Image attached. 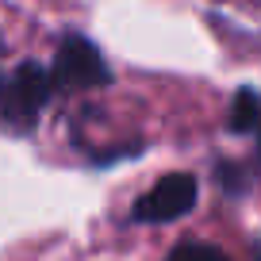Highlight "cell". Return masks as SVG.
Instances as JSON below:
<instances>
[{
    "instance_id": "obj_2",
    "label": "cell",
    "mask_w": 261,
    "mask_h": 261,
    "mask_svg": "<svg viewBox=\"0 0 261 261\" xmlns=\"http://www.w3.org/2000/svg\"><path fill=\"white\" fill-rule=\"evenodd\" d=\"M50 92H54V73H46L35 62H23L16 77L8 81V92H4V119L12 127H31L39 112L46 108Z\"/></svg>"
},
{
    "instance_id": "obj_5",
    "label": "cell",
    "mask_w": 261,
    "mask_h": 261,
    "mask_svg": "<svg viewBox=\"0 0 261 261\" xmlns=\"http://www.w3.org/2000/svg\"><path fill=\"white\" fill-rule=\"evenodd\" d=\"M169 261H227L215 246H200V242H185L169 253Z\"/></svg>"
},
{
    "instance_id": "obj_1",
    "label": "cell",
    "mask_w": 261,
    "mask_h": 261,
    "mask_svg": "<svg viewBox=\"0 0 261 261\" xmlns=\"http://www.w3.org/2000/svg\"><path fill=\"white\" fill-rule=\"evenodd\" d=\"M54 81L65 85V89H104V85L112 81V73H108L104 54H100L89 39L69 35V39H62V46H58Z\"/></svg>"
},
{
    "instance_id": "obj_4",
    "label": "cell",
    "mask_w": 261,
    "mask_h": 261,
    "mask_svg": "<svg viewBox=\"0 0 261 261\" xmlns=\"http://www.w3.org/2000/svg\"><path fill=\"white\" fill-rule=\"evenodd\" d=\"M261 127V96L253 89H238L234 104H230V130L238 135H250V130Z\"/></svg>"
},
{
    "instance_id": "obj_3",
    "label": "cell",
    "mask_w": 261,
    "mask_h": 261,
    "mask_svg": "<svg viewBox=\"0 0 261 261\" xmlns=\"http://www.w3.org/2000/svg\"><path fill=\"white\" fill-rule=\"evenodd\" d=\"M196 196H200L196 177H188V173H169V177H162L150 192L139 196L135 219L139 223H173V219L192 212Z\"/></svg>"
},
{
    "instance_id": "obj_6",
    "label": "cell",
    "mask_w": 261,
    "mask_h": 261,
    "mask_svg": "<svg viewBox=\"0 0 261 261\" xmlns=\"http://www.w3.org/2000/svg\"><path fill=\"white\" fill-rule=\"evenodd\" d=\"M238 177H242V169H238V165H230V162H223L219 169H215V180H219L223 188H230V192H234V188L242 185Z\"/></svg>"
}]
</instances>
